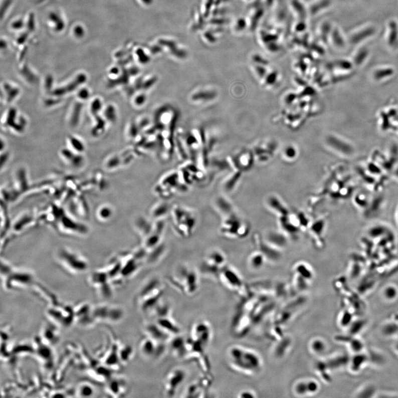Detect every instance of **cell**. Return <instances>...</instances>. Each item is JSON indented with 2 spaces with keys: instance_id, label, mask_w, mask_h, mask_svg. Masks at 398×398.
Segmentation results:
<instances>
[{
  "instance_id": "7",
  "label": "cell",
  "mask_w": 398,
  "mask_h": 398,
  "mask_svg": "<svg viewBox=\"0 0 398 398\" xmlns=\"http://www.w3.org/2000/svg\"><path fill=\"white\" fill-rule=\"evenodd\" d=\"M222 227V233L229 236H244L249 231V228L233 214L228 217Z\"/></svg>"
},
{
  "instance_id": "1",
  "label": "cell",
  "mask_w": 398,
  "mask_h": 398,
  "mask_svg": "<svg viewBox=\"0 0 398 398\" xmlns=\"http://www.w3.org/2000/svg\"><path fill=\"white\" fill-rule=\"evenodd\" d=\"M171 283L187 295L194 294L198 288V280L194 271L187 268L180 269L177 276L171 279Z\"/></svg>"
},
{
  "instance_id": "8",
  "label": "cell",
  "mask_w": 398,
  "mask_h": 398,
  "mask_svg": "<svg viewBox=\"0 0 398 398\" xmlns=\"http://www.w3.org/2000/svg\"><path fill=\"white\" fill-rule=\"evenodd\" d=\"M144 332L146 336L160 343L166 344L169 342L172 337L165 332L155 321L148 322L144 326Z\"/></svg>"
},
{
  "instance_id": "11",
  "label": "cell",
  "mask_w": 398,
  "mask_h": 398,
  "mask_svg": "<svg viewBox=\"0 0 398 398\" xmlns=\"http://www.w3.org/2000/svg\"><path fill=\"white\" fill-rule=\"evenodd\" d=\"M217 94L216 91L208 88L201 89L195 91L191 96V100L193 103H204L216 98Z\"/></svg>"
},
{
  "instance_id": "26",
  "label": "cell",
  "mask_w": 398,
  "mask_h": 398,
  "mask_svg": "<svg viewBox=\"0 0 398 398\" xmlns=\"http://www.w3.org/2000/svg\"><path fill=\"white\" fill-rule=\"evenodd\" d=\"M77 96L78 98L80 100H87L90 96L89 90L86 88L80 89L77 94Z\"/></svg>"
},
{
  "instance_id": "25",
  "label": "cell",
  "mask_w": 398,
  "mask_h": 398,
  "mask_svg": "<svg viewBox=\"0 0 398 398\" xmlns=\"http://www.w3.org/2000/svg\"><path fill=\"white\" fill-rule=\"evenodd\" d=\"M103 103H101L99 99L94 100L91 104V111L93 114L97 112H98L103 110Z\"/></svg>"
},
{
  "instance_id": "3",
  "label": "cell",
  "mask_w": 398,
  "mask_h": 398,
  "mask_svg": "<svg viewBox=\"0 0 398 398\" xmlns=\"http://www.w3.org/2000/svg\"><path fill=\"white\" fill-rule=\"evenodd\" d=\"M59 261L70 272L81 273L87 268V263L79 254L67 249H62L57 253Z\"/></svg>"
},
{
  "instance_id": "13",
  "label": "cell",
  "mask_w": 398,
  "mask_h": 398,
  "mask_svg": "<svg viewBox=\"0 0 398 398\" xmlns=\"http://www.w3.org/2000/svg\"><path fill=\"white\" fill-rule=\"evenodd\" d=\"M267 204L269 208L275 213L280 215V217L288 214L287 208L285 207L282 201L276 196H271L268 197Z\"/></svg>"
},
{
  "instance_id": "17",
  "label": "cell",
  "mask_w": 398,
  "mask_h": 398,
  "mask_svg": "<svg viewBox=\"0 0 398 398\" xmlns=\"http://www.w3.org/2000/svg\"><path fill=\"white\" fill-rule=\"evenodd\" d=\"M266 257L260 251L256 252L251 255L249 258V265L252 269L258 270L261 268L264 264Z\"/></svg>"
},
{
  "instance_id": "20",
  "label": "cell",
  "mask_w": 398,
  "mask_h": 398,
  "mask_svg": "<svg viewBox=\"0 0 398 398\" xmlns=\"http://www.w3.org/2000/svg\"><path fill=\"white\" fill-rule=\"evenodd\" d=\"M147 96L144 92L137 93L132 98V104L136 108H140L146 104Z\"/></svg>"
},
{
  "instance_id": "2",
  "label": "cell",
  "mask_w": 398,
  "mask_h": 398,
  "mask_svg": "<svg viewBox=\"0 0 398 398\" xmlns=\"http://www.w3.org/2000/svg\"><path fill=\"white\" fill-rule=\"evenodd\" d=\"M175 229L180 235L189 236L195 227L196 219L189 210L176 207L173 211Z\"/></svg>"
},
{
  "instance_id": "9",
  "label": "cell",
  "mask_w": 398,
  "mask_h": 398,
  "mask_svg": "<svg viewBox=\"0 0 398 398\" xmlns=\"http://www.w3.org/2000/svg\"><path fill=\"white\" fill-rule=\"evenodd\" d=\"M169 347L174 356L179 358L187 356V340L180 335L172 336L168 342Z\"/></svg>"
},
{
  "instance_id": "19",
  "label": "cell",
  "mask_w": 398,
  "mask_h": 398,
  "mask_svg": "<svg viewBox=\"0 0 398 398\" xmlns=\"http://www.w3.org/2000/svg\"><path fill=\"white\" fill-rule=\"evenodd\" d=\"M134 354L133 349L130 346L122 347L118 351L120 362H128L132 358Z\"/></svg>"
},
{
  "instance_id": "18",
  "label": "cell",
  "mask_w": 398,
  "mask_h": 398,
  "mask_svg": "<svg viewBox=\"0 0 398 398\" xmlns=\"http://www.w3.org/2000/svg\"><path fill=\"white\" fill-rule=\"evenodd\" d=\"M169 212V206L167 204L160 203L159 205L154 208L152 213V216L155 219H161L164 218Z\"/></svg>"
},
{
  "instance_id": "23",
  "label": "cell",
  "mask_w": 398,
  "mask_h": 398,
  "mask_svg": "<svg viewBox=\"0 0 398 398\" xmlns=\"http://www.w3.org/2000/svg\"><path fill=\"white\" fill-rule=\"evenodd\" d=\"M69 142L71 146L72 147L73 149L76 152L82 153L85 150L84 143L77 137L72 136L70 137Z\"/></svg>"
},
{
  "instance_id": "5",
  "label": "cell",
  "mask_w": 398,
  "mask_h": 398,
  "mask_svg": "<svg viewBox=\"0 0 398 398\" xmlns=\"http://www.w3.org/2000/svg\"><path fill=\"white\" fill-rule=\"evenodd\" d=\"M213 330L208 321H200L192 327L191 339L206 348L212 339Z\"/></svg>"
},
{
  "instance_id": "16",
  "label": "cell",
  "mask_w": 398,
  "mask_h": 398,
  "mask_svg": "<svg viewBox=\"0 0 398 398\" xmlns=\"http://www.w3.org/2000/svg\"><path fill=\"white\" fill-rule=\"evenodd\" d=\"M110 388L112 394L120 396L125 393L127 390V384L125 380L116 379L113 380Z\"/></svg>"
},
{
  "instance_id": "15",
  "label": "cell",
  "mask_w": 398,
  "mask_h": 398,
  "mask_svg": "<svg viewBox=\"0 0 398 398\" xmlns=\"http://www.w3.org/2000/svg\"><path fill=\"white\" fill-rule=\"evenodd\" d=\"M151 313L155 316V319L160 317L170 316H171V309L169 304L163 302L162 300H161Z\"/></svg>"
},
{
  "instance_id": "24",
  "label": "cell",
  "mask_w": 398,
  "mask_h": 398,
  "mask_svg": "<svg viewBox=\"0 0 398 398\" xmlns=\"http://www.w3.org/2000/svg\"><path fill=\"white\" fill-rule=\"evenodd\" d=\"M113 214L111 208L109 206H103L100 208L97 212V217H98L99 219L105 221V220H109L112 217Z\"/></svg>"
},
{
  "instance_id": "10",
  "label": "cell",
  "mask_w": 398,
  "mask_h": 398,
  "mask_svg": "<svg viewBox=\"0 0 398 398\" xmlns=\"http://www.w3.org/2000/svg\"><path fill=\"white\" fill-rule=\"evenodd\" d=\"M155 322L171 336L180 334V327L171 316L156 319Z\"/></svg>"
},
{
  "instance_id": "21",
  "label": "cell",
  "mask_w": 398,
  "mask_h": 398,
  "mask_svg": "<svg viewBox=\"0 0 398 398\" xmlns=\"http://www.w3.org/2000/svg\"><path fill=\"white\" fill-rule=\"evenodd\" d=\"M202 389L201 385L197 383H193L188 387L186 391V397H201L202 394Z\"/></svg>"
},
{
  "instance_id": "6",
  "label": "cell",
  "mask_w": 398,
  "mask_h": 398,
  "mask_svg": "<svg viewBox=\"0 0 398 398\" xmlns=\"http://www.w3.org/2000/svg\"><path fill=\"white\" fill-rule=\"evenodd\" d=\"M165 345V344L158 343L145 336L139 343V350L144 358H157L164 352Z\"/></svg>"
},
{
  "instance_id": "14",
  "label": "cell",
  "mask_w": 398,
  "mask_h": 398,
  "mask_svg": "<svg viewBox=\"0 0 398 398\" xmlns=\"http://www.w3.org/2000/svg\"><path fill=\"white\" fill-rule=\"evenodd\" d=\"M220 276H221L225 284L233 288L239 286V283H240L239 277L237 276L236 273L231 270V269H224L223 271L220 272Z\"/></svg>"
},
{
  "instance_id": "22",
  "label": "cell",
  "mask_w": 398,
  "mask_h": 398,
  "mask_svg": "<svg viewBox=\"0 0 398 398\" xmlns=\"http://www.w3.org/2000/svg\"><path fill=\"white\" fill-rule=\"evenodd\" d=\"M114 106L109 105L104 109V116L107 121L113 123L117 120V114Z\"/></svg>"
},
{
  "instance_id": "4",
  "label": "cell",
  "mask_w": 398,
  "mask_h": 398,
  "mask_svg": "<svg viewBox=\"0 0 398 398\" xmlns=\"http://www.w3.org/2000/svg\"><path fill=\"white\" fill-rule=\"evenodd\" d=\"M186 378L184 369L176 368L172 369L164 380V391L166 396L173 397Z\"/></svg>"
},
{
  "instance_id": "12",
  "label": "cell",
  "mask_w": 398,
  "mask_h": 398,
  "mask_svg": "<svg viewBox=\"0 0 398 398\" xmlns=\"http://www.w3.org/2000/svg\"><path fill=\"white\" fill-rule=\"evenodd\" d=\"M266 241L267 243L271 245L276 249H282L287 245V240L286 236L283 234L275 232V231H270L266 236Z\"/></svg>"
}]
</instances>
